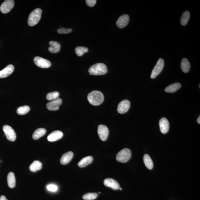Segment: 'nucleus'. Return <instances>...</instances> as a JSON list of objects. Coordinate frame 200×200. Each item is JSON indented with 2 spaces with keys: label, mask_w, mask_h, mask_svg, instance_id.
Returning a JSON list of instances; mask_svg holds the SVG:
<instances>
[{
  "label": "nucleus",
  "mask_w": 200,
  "mask_h": 200,
  "mask_svg": "<svg viewBox=\"0 0 200 200\" xmlns=\"http://www.w3.org/2000/svg\"><path fill=\"white\" fill-rule=\"evenodd\" d=\"M87 98L90 104L94 106L100 105L104 100L103 94L98 90H93L90 92L88 94Z\"/></svg>",
  "instance_id": "f257e3e1"
},
{
  "label": "nucleus",
  "mask_w": 200,
  "mask_h": 200,
  "mask_svg": "<svg viewBox=\"0 0 200 200\" xmlns=\"http://www.w3.org/2000/svg\"><path fill=\"white\" fill-rule=\"evenodd\" d=\"M107 68L105 64L97 63L92 65L89 69V75H102L107 74Z\"/></svg>",
  "instance_id": "f03ea898"
},
{
  "label": "nucleus",
  "mask_w": 200,
  "mask_h": 200,
  "mask_svg": "<svg viewBox=\"0 0 200 200\" xmlns=\"http://www.w3.org/2000/svg\"><path fill=\"white\" fill-rule=\"evenodd\" d=\"M42 10L40 8L33 10L29 15L28 19V24L31 27L35 26L39 22L41 18Z\"/></svg>",
  "instance_id": "7ed1b4c3"
},
{
  "label": "nucleus",
  "mask_w": 200,
  "mask_h": 200,
  "mask_svg": "<svg viewBox=\"0 0 200 200\" xmlns=\"http://www.w3.org/2000/svg\"><path fill=\"white\" fill-rule=\"evenodd\" d=\"M132 156V153L130 149L125 148L118 153L116 155V160L120 162L125 163L130 160Z\"/></svg>",
  "instance_id": "20e7f679"
},
{
  "label": "nucleus",
  "mask_w": 200,
  "mask_h": 200,
  "mask_svg": "<svg viewBox=\"0 0 200 200\" xmlns=\"http://www.w3.org/2000/svg\"><path fill=\"white\" fill-rule=\"evenodd\" d=\"M164 66V61L162 58H160L158 61L155 67L153 69L151 76L152 79H155L161 73Z\"/></svg>",
  "instance_id": "39448f33"
},
{
  "label": "nucleus",
  "mask_w": 200,
  "mask_h": 200,
  "mask_svg": "<svg viewBox=\"0 0 200 200\" xmlns=\"http://www.w3.org/2000/svg\"><path fill=\"white\" fill-rule=\"evenodd\" d=\"M3 131L8 140L11 141H14L16 138V134L13 129L11 126L8 125H5L3 126Z\"/></svg>",
  "instance_id": "423d86ee"
},
{
  "label": "nucleus",
  "mask_w": 200,
  "mask_h": 200,
  "mask_svg": "<svg viewBox=\"0 0 200 200\" xmlns=\"http://www.w3.org/2000/svg\"><path fill=\"white\" fill-rule=\"evenodd\" d=\"M14 5V1L13 0L5 1L1 5L0 10L3 13H7L13 9Z\"/></svg>",
  "instance_id": "0eeeda50"
},
{
  "label": "nucleus",
  "mask_w": 200,
  "mask_h": 200,
  "mask_svg": "<svg viewBox=\"0 0 200 200\" xmlns=\"http://www.w3.org/2000/svg\"><path fill=\"white\" fill-rule=\"evenodd\" d=\"M34 63L38 67L42 68H48L51 66L50 61L40 57H36L34 60Z\"/></svg>",
  "instance_id": "6e6552de"
},
{
  "label": "nucleus",
  "mask_w": 200,
  "mask_h": 200,
  "mask_svg": "<svg viewBox=\"0 0 200 200\" xmlns=\"http://www.w3.org/2000/svg\"><path fill=\"white\" fill-rule=\"evenodd\" d=\"M98 132L101 140L105 141L107 140L109 134V130L107 126L103 125H99Z\"/></svg>",
  "instance_id": "1a4fd4ad"
},
{
  "label": "nucleus",
  "mask_w": 200,
  "mask_h": 200,
  "mask_svg": "<svg viewBox=\"0 0 200 200\" xmlns=\"http://www.w3.org/2000/svg\"><path fill=\"white\" fill-rule=\"evenodd\" d=\"M130 103L128 100H124L119 103L118 105L117 111L121 114H123L128 112L130 108Z\"/></svg>",
  "instance_id": "9d476101"
},
{
  "label": "nucleus",
  "mask_w": 200,
  "mask_h": 200,
  "mask_svg": "<svg viewBox=\"0 0 200 200\" xmlns=\"http://www.w3.org/2000/svg\"><path fill=\"white\" fill-rule=\"evenodd\" d=\"M62 101L61 99L58 98L51 101L46 104V107L49 110L56 111L58 110L60 106L61 105Z\"/></svg>",
  "instance_id": "9b49d317"
},
{
  "label": "nucleus",
  "mask_w": 200,
  "mask_h": 200,
  "mask_svg": "<svg viewBox=\"0 0 200 200\" xmlns=\"http://www.w3.org/2000/svg\"><path fill=\"white\" fill-rule=\"evenodd\" d=\"M129 16L124 14L120 16L116 22V24L117 27L120 29H122L126 27L129 22Z\"/></svg>",
  "instance_id": "f8f14e48"
},
{
  "label": "nucleus",
  "mask_w": 200,
  "mask_h": 200,
  "mask_svg": "<svg viewBox=\"0 0 200 200\" xmlns=\"http://www.w3.org/2000/svg\"><path fill=\"white\" fill-rule=\"evenodd\" d=\"M104 184L106 187H110L114 190H118L120 187L119 183L112 178L106 179L104 181Z\"/></svg>",
  "instance_id": "ddd939ff"
},
{
  "label": "nucleus",
  "mask_w": 200,
  "mask_h": 200,
  "mask_svg": "<svg viewBox=\"0 0 200 200\" xmlns=\"http://www.w3.org/2000/svg\"><path fill=\"white\" fill-rule=\"evenodd\" d=\"M159 126L161 133L165 134L168 133L169 129V123L166 118L163 117L160 120Z\"/></svg>",
  "instance_id": "4468645a"
},
{
  "label": "nucleus",
  "mask_w": 200,
  "mask_h": 200,
  "mask_svg": "<svg viewBox=\"0 0 200 200\" xmlns=\"http://www.w3.org/2000/svg\"><path fill=\"white\" fill-rule=\"evenodd\" d=\"M14 70V67L13 65H9L4 69L0 71V78H3L8 77Z\"/></svg>",
  "instance_id": "2eb2a0df"
},
{
  "label": "nucleus",
  "mask_w": 200,
  "mask_h": 200,
  "mask_svg": "<svg viewBox=\"0 0 200 200\" xmlns=\"http://www.w3.org/2000/svg\"><path fill=\"white\" fill-rule=\"evenodd\" d=\"M63 136V133L60 130H55L52 132L48 136V140L49 142H55L60 140Z\"/></svg>",
  "instance_id": "dca6fc26"
},
{
  "label": "nucleus",
  "mask_w": 200,
  "mask_h": 200,
  "mask_svg": "<svg viewBox=\"0 0 200 200\" xmlns=\"http://www.w3.org/2000/svg\"><path fill=\"white\" fill-rule=\"evenodd\" d=\"M74 155V153L71 151L65 153L61 158L60 163L63 165L67 164L72 160Z\"/></svg>",
  "instance_id": "f3484780"
},
{
  "label": "nucleus",
  "mask_w": 200,
  "mask_h": 200,
  "mask_svg": "<svg viewBox=\"0 0 200 200\" xmlns=\"http://www.w3.org/2000/svg\"><path fill=\"white\" fill-rule=\"evenodd\" d=\"M49 44L50 46L48 50L50 53H56L60 52L61 46L60 43L56 41H50Z\"/></svg>",
  "instance_id": "a211bd4d"
},
{
  "label": "nucleus",
  "mask_w": 200,
  "mask_h": 200,
  "mask_svg": "<svg viewBox=\"0 0 200 200\" xmlns=\"http://www.w3.org/2000/svg\"><path fill=\"white\" fill-rule=\"evenodd\" d=\"M93 158L92 156H88L85 157L78 163V165L80 168H84L91 164L93 161Z\"/></svg>",
  "instance_id": "6ab92c4d"
},
{
  "label": "nucleus",
  "mask_w": 200,
  "mask_h": 200,
  "mask_svg": "<svg viewBox=\"0 0 200 200\" xmlns=\"http://www.w3.org/2000/svg\"><path fill=\"white\" fill-rule=\"evenodd\" d=\"M181 85L180 83H175L169 85L165 89V91L166 93H173L180 89Z\"/></svg>",
  "instance_id": "aec40b11"
},
{
  "label": "nucleus",
  "mask_w": 200,
  "mask_h": 200,
  "mask_svg": "<svg viewBox=\"0 0 200 200\" xmlns=\"http://www.w3.org/2000/svg\"><path fill=\"white\" fill-rule=\"evenodd\" d=\"M191 68V64L187 59H182L181 63V68L184 73H187L189 72Z\"/></svg>",
  "instance_id": "412c9836"
},
{
  "label": "nucleus",
  "mask_w": 200,
  "mask_h": 200,
  "mask_svg": "<svg viewBox=\"0 0 200 200\" xmlns=\"http://www.w3.org/2000/svg\"><path fill=\"white\" fill-rule=\"evenodd\" d=\"M46 130L44 128H40L36 129L32 135V138L34 140H37L43 136L46 133Z\"/></svg>",
  "instance_id": "4be33fe9"
},
{
  "label": "nucleus",
  "mask_w": 200,
  "mask_h": 200,
  "mask_svg": "<svg viewBox=\"0 0 200 200\" xmlns=\"http://www.w3.org/2000/svg\"><path fill=\"white\" fill-rule=\"evenodd\" d=\"M7 182L8 185L9 187L13 188L15 187L16 185L15 177L13 172H10L8 173L7 176Z\"/></svg>",
  "instance_id": "5701e85b"
},
{
  "label": "nucleus",
  "mask_w": 200,
  "mask_h": 200,
  "mask_svg": "<svg viewBox=\"0 0 200 200\" xmlns=\"http://www.w3.org/2000/svg\"><path fill=\"white\" fill-rule=\"evenodd\" d=\"M143 159L144 163L147 168L149 169H152L154 167V164L150 156L147 154H145L144 156Z\"/></svg>",
  "instance_id": "b1692460"
},
{
  "label": "nucleus",
  "mask_w": 200,
  "mask_h": 200,
  "mask_svg": "<svg viewBox=\"0 0 200 200\" xmlns=\"http://www.w3.org/2000/svg\"><path fill=\"white\" fill-rule=\"evenodd\" d=\"M42 168V164L39 161H35L29 166V169L31 171L35 172L41 169Z\"/></svg>",
  "instance_id": "393cba45"
},
{
  "label": "nucleus",
  "mask_w": 200,
  "mask_h": 200,
  "mask_svg": "<svg viewBox=\"0 0 200 200\" xmlns=\"http://www.w3.org/2000/svg\"><path fill=\"white\" fill-rule=\"evenodd\" d=\"M190 18V14L189 12L186 11L182 14L180 19V24L182 26H185L187 24Z\"/></svg>",
  "instance_id": "a878e982"
},
{
  "label": "nucleus",
  "mask_w": 200,
  "mask_h": 200,
  "mask_svg": "<svg viewBox=\"0 0 200 200\" xmlns=\"http://www.w3.org/2000/svg\"><path fill=\"white\" fill-rule=\"evenodd\" d=\"M75 51L78 56H81L85 53L88 52V48L83 46H78L75 48Z\"/></svg>",
  "instance_id": "bb28decb"
},
{
  "label": "nucleus",
  "mask_w": 200,
  "mask_h": 200,
  "mask_svg": "<svg viewBox=\"0 0 200 200\" xmlns=\"http://www.w3.org/2000/svg\"><path fill=\"white\" fill-rule=\"evenodd\" d=\"M30 107L28 106H24L18 108L17 109V113L20 115H24L27 114L30 111Z\"/></svg>",
  "instance_id": "cd10ccee"
},
{
  "label": "nucleus",
  "mask_w": 200,
  "mask_h": 200,
  "mask_svg": "<svg viewBox=\"0 0 200 200\" xmlns=\"http://www.w3.org/2000/svg\"><path fill=\"white\" fill-rule=\"evenodd\" d=\"M98 195L96 193H88L83 195V198L85 200H93L96 199Z\"/></svg>",
  "instance_id": "c85d7f7f"
},
{
  "label": "nucleus",
  "mask_w": 200,
  "mask_h": 200,
  "mask_svg": "<svg viewBox=\"0 0 200 200\" xmlns=\"http://www.w3.org/2000/svg\"><path fill=\"white\" fill-rule=\"evenodd\" d=\"M60 93L59 92L55 91L48 93L46 95V99L48 100L52 101L59 98Z\"/></svg>",
  "instance_id": "c756f323"
},
{
  "label": "nucleus",
  "mask_w": 200,
  "mask_h": 200,
  "mask_svg": "<svg viewBox=\"0 0 200 200\" xmlns=\"http://www.w3.org/2000/svg\"><path fill=\"white\" fill-rule=\"evenodd\" d=\"M72 29L71 28L69 29H65L64 28H60L58 30V32L59 34H68L72 32Z\"/></svg>",
  "instance_id": "7c9ffc66"
},
{
  "label": "nucleus",
  "mask_w": 200,
  "mask_h": 200,
  "mask_svg": "<svg viewBox=\"0 0 200 200\" xmlns=\"http://www.w3.org/2000/svg\"><path fill=\"white\" fill-rule=\"evenodd\" d=\"M47 188L48 191L53 192H55L58 189L57 186L53 185V184H50V185H48Z\"/></svg>",
  "instance_id": "2f4dec72"
},
{
  "label": "nucleus",
  "mask_w": 200,
  "mask_h": 200,
  "mask_svg": "<svg viewBox=\"0 0 200 200\" xmlns=\"http://www.w3.org/2000/svg\"><path fill=\"white\" fill-rule=\"evenodd\" d=\"M96 0H86V2L88 6L90 7H93L96 3Z\"/></svg>",
  "instance_id": "473e14b6"
},
{
  "label": "nucleus",
  "mask_w": 200,
  "mask_h": 200,
  "mask_svg": "<svg viewBox=\"0 0 200 200\" xmlns=\"http://www.w3.org/2000/svg\"><path fill=\"white\" fill-rule=\"evenodd\" d=\"M0 200H8L6 197L4 195H2L0 197Z\"/></svg>",
  "instance_id": "72a5a7b5"
},
{
  "label": "nucleus",
  "mask_w": 200,
  "mask_h": 200,
  "mask_svg": "<svg viewBox=\"0 0 200 200\" xmlns=\"http://www.w3.org/2000/svg\"><path fill=\"white\" fill-rule=\"evenodd\" d=\"M197 122L198 123H199V124H200V116L198 118V119H197Z\"/></svg>",
  "instance_id": "f704fd0d"
},
{
  "label": "nucleus",
  "mask_w": 200,
  "mask_h": 200,
  "mask_svg": "<svg viewBox=\"0 0 200 200\" xmlns=\"http://www.w3.org/2000/svg\"><path fill=\"white\" fill-rule=\"evenodd\" d=\"M119 189H120V190H122V188H121L120 187H119Z\"/></svg>",
  "instance_id": "c9c22d12"
}]
</instances>
